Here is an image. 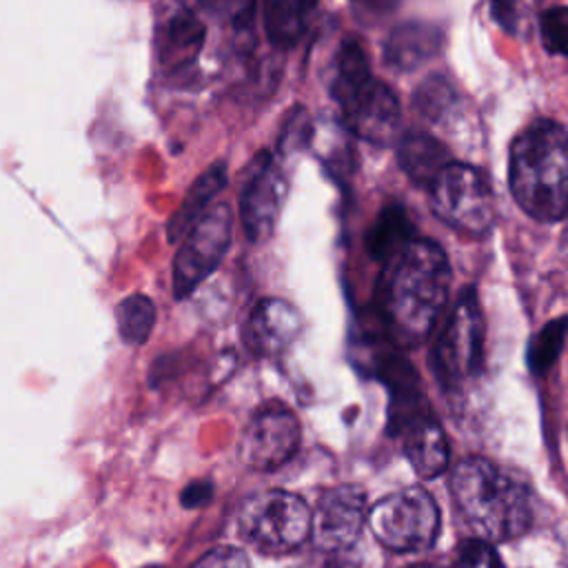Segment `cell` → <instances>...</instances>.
Returning a JSON list of instances; mask_svg holds the SVG:
<instances>
[{"label": "cell", "instance_id": "4dcf8cb0", "mask_svg": "<svg viewBox=\"0 0 568 568\" xmlns=\"http://www.w3.org/2000/svg\"><path fill=\"white\" fill-rule=\"evenodd\" d=\"M561 251L568 257V224H566V231H564V237H561Z\"/></svg>", "mask_w": 568, "mask_h": 568}, {"label": "cell", "instance_id": "5bb4252c", "mask_svg": "<svg viewBox=\"0 0 568 568\" xmlns=\"http://www.w3.org/2000/svg\"><path fill=\"white\" fill-rule=\"evenodd\" d=\"M444 31L435 22L404 20L395 24L382 42V60L397 73H410L439 55Z\"/></svg>", "mask_w": 568, "mask_h": 568}, {"label": "cell", "instance_id": "f546056e", "mask_svg": "<svg viewBox=\"0 0 568 568\" xmlns=\"http://www.w3.org/2000/svg\"><path fill=\"white\" fill-rule=\"evenodd\" d=\"M213 495V486L209 481H193L182 490V504L189 508L204 506Z\"/></svg>", "mask_w": 568, "mask_h": 568}, {"label": "cell", "instance_id": "d4e9b609", "mask_svg": "<svg viewBox=\"0 0 568 568\" xmlns=\"http://www.w3.org/2000/svg\"><path fill=\"white\" fill-rule=\"evenodd\" d=\"M537 29L548 53L568 58V4L546 9L537 18Z\"/></svg>", "mask_w": 568, "mask_h": 568}, {"label": "cell", "instance_id": "603a6c76", "mask_svg": "<svg viewBox=\"0 0 568 568\" xmlns=\"http://www.w3.org/2000/svg\"><path fill=\"white\" fill-rule=\"evenodd\" d=\"M568 337V315L544 324L528 344V366L532 373H546L559 357Z\"/></svg>", "mask_w": 568, "mask_h": 568}, {"label": "cell", "instance_id": "7c38bea8", "mask_svg": "<svg viewBox=\"0 0 568 568\" xmlns=\"http://www.w3.org/2000/svg\"><path fill=\"white\" fill-rule=\"evenodd\" d=\"M366 517V493L355 484L331 488L311 517V541L317 552L337 557L355 548Z\"/></svg>", "mask_w": 568, "mask_h": 568}, {"label": "cell", "instance_id": "1f68e13d", "mask_svg": "<svg viewBox=\"0 0 568 568\" xmlns=\"http://www.w3.org/2000/svg\"><path fill=\"white\" fill-rule=\"evenodd\" d=\"M410 568H437V566H410Z\"/></svg>", "mask_w": 568, "mask_h": 568}, {"label": "cell", "instance_id": "d6986e66", "mask_svg": "<svg viewBox=\"0 0 568 568\" xmlns=\"http://www.w3.org/2000/svg\"><path fill=\"white\" fill-rule=\"evenodd\" d=\"M226 182H229L226 164L215 162L191 184L182 204L178 206V211L171 215L166 224L169 242H180L186 235V231L204 215L209 202L226 186Z\"/></svg>", "mask_w": 568, "mask_h": 568}, {"label": "cell", "instance_id": "7a4b0ae2", "mask_svg": "<svg viewBox=\"0 0 568 568\" xmlns=\"http://www.w3.org/2000/svg\"><path fill=\"white\" fill-rule=\"evenodd\" d=\"M508 186L519 209L537 222L568 217V133L550 118H535L510 142Z\"/></svg>", "mask_w": 568, "mask_h": 568}, {"label": "cell", "instance_id": "8992f818", "mask_svg": "<svg viewBox=\"0 0 568 568\" xmlns=\"http://www.w3.org/2000/svg\"><path fill=\"white\" fill-rule=\"evenodd\" d=\"M433 213L450 229L481 237L495 220V195L488 175L468 162H448L428 186Z\"/></svg>", "mask_w": 568, "mask_h": 568}, {"label": "cell", "instance_id": "2e32d148", "mask_svg": "<svg viewBox=\"0 0 568 568\" xmlns=\"http://www.w3.org/2000/svg\"><path fill=\"white\" fill-rule=\"evenodd\" d=\"M317 0H262V24L268 44L288 51L311 36L317 24Z\"/></svg>", "mask_w": 568, "mask_h": 568}, {"label": "cell", "instance_id": "3957f363", "mask_svg": "<svg viewBox=\"0 0 568 568\" xmlns=\"http://www.w3.org/2000/svg\"><path fill=\"white\" fill-rule=\"evenodd\" d=\"M450 495L475 539H515L532 524L528 486L484 457H466L453 468Z\"/></svg>", "mask_w": 568, "mask_h": 568}, {"label": "cell", "instance_id": "44dd1931", "mask_svg": "<svg viewBox=\"0 0 568 568\" xmlns=\"http://www.w3.org/2000/svg\"><path fill=\"white\" fill-rule=\"evenodd\" d=\"M457 102V91L444 75H428L413 91V109L428 124L446 122L453 115Z\"/></svg>", "mask_w": 568, "mask_h": 568}, {"label": "cell", "instance_id": "83f0119b", "mask_svg": "<svg viewBox=\"0 0 568 568\" xmlns=\"http://www.w3.org/2000/svg\"><path fill=\"white\" fill-rule=\"evenodd\" d=\"M193 568H251V561L244 550L233 546H222L209 550Z\"/></svg>", "mask_w": 568, "mask_h": 568}, {"label": "cell", "instance_id": "6da1fadb", "mask_svg": "<svg viewBox=\"0 0 568 568\" xmlns=\"http://www.w3.org/2000/svg\"><path fill=\"white\" fill-rule=\"evenodd\" d=\"M450 264L430 240H410L384 262L377 282L382 337L397 348L419 346L433 333L450 295Z\"/></svg>", "mask_w": 568, "mask_h": 568}, {"label": "cell", "instance_id": "9c48e42d", "mask_svg": "<svg viewBox=\"0 0 568 568\" xmlns=\"http://www.w3.org/2000/svg\"><path fill=\"white\" fill-rule=\"evenodd\" d=\"M233 235V211L220 202L204 211V215L180 240L173 257V295L189 297L224 260Z\"/></svg>", "mask_w": 568, "mask_h": 568}, {"label": "cell", "instance_id": "cb8c5ba5", "mask_svg": "<svg viewBox=\"0 0 568 568\" xmlns=\"http://www.w3.org/2000/svg\"><path fill=\"white\" fill-rule=\"evenodd\" d=\"M535 0H488L490 18L510 36H528Z\"/></svg>", "mask_w": 568, "mask_h": 568}, {"label": "cell", "instance_id": "5b68a950", "mask_svg": "<svg viewBox=\"0 0 568 568\" xmlns=\"http://www.w3.org/2000/svg\"><path fill=\"white\" fill-rule=\"evenodd\" d=\"M311 508L288 490H262L251 495L237 513L240 537L264 555H286L311 537Z\"/></svg>", "mask_w": 568, "mask_h": 568}, {"label": "cell", "instance_id": "e0dca14e", "mask_svg": "<svg viewBox=\"0 0 568 568\" xmlns=\"http://www.w3.org/2000/svg\"><path fill=\"white\" fill-rule=\"evenodd\" d=\"M397 162L408 180L422 189H428L437 173L453 162L448 146L430 133L408 131L397 142Z\"/></svg>", "mask_w": 568, "mask_h": 568}, {"label": "cell", "instance_id": "52a82bcc", "mask_svg": "<svg viewBox=\"0 0 568 568\" xmlns=\"http://www.w3.org/2000/svg\"><path fill=\"white\" fill-rule=\"evenodd\" d=\"M437 379L455 388L475 377L484 364V315L473 286L457 295L444 326L435 337L430 353Z\"/></svg>", "mask_w": 568, "mask_h": 568}, {"label": "cell", "instance_id": "30bf717a", "mask_svg": "<svg viewBox=\"0 0 568 568\" xmlns=\"http://www.w3.org/2000/svg\"><path fill=\"white\" fill-rule=\"evenodd\" d=\"M390 433L419 477H435L448 466V439L424 395L390 404Z\"/></svg>", "mask_w": 568, "mask_h": 568}, {"label": "cell", "instance_id": "7402d4cb", "mask_svg": "<svg viewBox=\"0 0 568 568\" xmlns=\"http://www.w3.org/2000/svg\"><path fill=\"white\" fill-rule=\"evenodd\" d=\"M115 324L122 342L140 346L149 339L155 326V304L151 297L142 293H133L124 297L115 306Z\"/></svg>", "mask_w": 568, "mask_h": 568}, {"label": "cell", "instance_id": "4fadbf2b", "mask_svg": "<svg viewBox=\"0 0 568 568\" xmlns=\"http://www.w3.org/2000/svg\"><path fill=\"white\" fill-rule=\"evenodd\" d=\"M297 444V417L288 408L271 404L260 408L246 424L240 439V459L253 470H275L293 457Z\"/></svg>", "mask_w": 568, "mask_h": 568}, {"label": "cell", "instance_id": "4316f807", "mask_svg": "<svg viewBox=\"0 0 568 568\" xmlns=\"http://www.w3.org/2000/svg\"><path fill=\"white\" fill-rule=\"evenodd\" d=\"M457 568H504V564L488 541L473 537L462 544L457 555Z\"/></svg>", "mask_w": 568, "mask_h": 568}, {"label": "cell", "instance_id": "9a60e30c", "mask_svg": "<svg viewBox=\"0 0 568 568\" xmlns=\"http://www.w3.org/2000/svg\"><path fill=\"white\" fill-rule=\"evenodd\" d=\"M302 328V317L286 300L264 297L251 311L246 324V344L262 357L280 355L293 344Z\"/></svg>", "mask_w": 568, "mask_h": 568}, {"label": "cell", "instance_id": "ba28073f", "mask_svg": "<svg viewBox=\"0 0 568 568\" xmlns=\"http://www.w3.org/2000/svg\"><path fill=\"white\" fill-rule=\"evenodd\" d=\"M368 526L388 550L419 552L437 539L439 508L424 488L410 486L379 499L368 513Z\"/></svg>", "mask_w": 568, "mask_h": 568}, {"label": "cell", "instance_id": "f1b7e54d", "mask_svg": "<svg viewBox=\"0 0 568 568\" xmlns=\"http://www.w3.org/2000/svg\"><path fill=\"white\" fill-rule=\"evenodd\" d=\"M202 9L213 16H224L235 20L237 24L251 18L253 0H200Z\"/></svg>", "mask_w": 568, "mask_h": 568}, {"label": "cell", "instance_id": "8fae6325", "mask_svg": "<svg viewBox=\"0 0 568 568\" xmlns=\"http://www.w3.org/2000/svg\"><path fill=\"white\" fill-rule=\"evenodd\" d=\"M286 178L273 153L262 151L246 169L240 189V222L253 244L266 242L280 220L286 200Z\"/></svg>", "mask_w": 568, "mask_h": 568}, {"label": "cell", "instance_id": "ac0fdd59", "mask_svg": "<svg viewBox=\"0 0 568 568\" xmlns=\"http://www.w3.org/2000/svg\"><path fill=\"white\" fill-rule=\"evenodd\" d=\"M204 38H206V29L200 22V18L189 9L178 11L162 27L160 42H158L160 64L169 71L186 69L197 60Z\"/></svg>", "mask_w": 568, "mask_h": 568}, {"label": "cell", "instance_id": "277c9868", "mask_svg": "<svg viewBox=\"0 0 568 568\" xmlns=\"http://www.w3.org/2000/svg\"><path fill=\"white\" fill-rule=\"evenodd\" d=\"M328 91L351 133L377 146L395 142L402 122L397 95L373 75L355 38H346L335 53Z\"/></svg>", "mask_w": 568, "mask_h": 568}, {"label": "cell", "instance_id": "484cf974", "mask_svg": "<svg viewBox=\"0 0 568 568\" xmlns=\"http://www.w3.org/2000/svg\"><path fill=\"white\" fill-rule=\"evenodd\" d=\"M399 4L402 0H348L353 18L366 29L388 20L399 9Z\"/></svg>", "mask_w": 568, "mask_h": 568}, {"label": "cell", "instance_id": "ffe728a7", "mask_svg": "<svg viewBox=\"0 0 568 568\" xmlns=\"http://www.w3.org/2000/svg\"><path fill=\"white\" fill-rule=\"evenodd\" d=\"M410 240H415V224H413L408 211L404 209V204L390 202L379 209L375 222L366 231L364 246L373 260L384 264L399 248H404Z\"/></svg>", "mask_w": 568, "mask_h": 568}]
</instances>
